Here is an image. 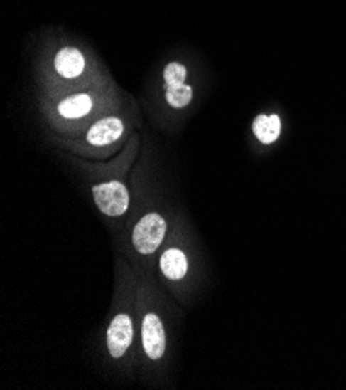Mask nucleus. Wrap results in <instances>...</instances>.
Here are the masks:
<instances>
[{
    "label": "nucleus",
    "instance_id": "9d476101",
    "mask_svg": "<svg viewBox=\"0 0 346 390\" xmlns=\"http://www.w3.org/2000/svg\"><path fill=\"white\" fill-rule=\"evenodd\" d=\"M166 103L174 109L187 107L193 100V88L188 84H179V86H171L165 89Z\"/></svg>",
    "mask_w": 346,
    "mask_h": 390
},
{
    "label": "nucleus",
    "instance_id": "1a4fd4ad",
    "mask_svg": "<svg viewBox=\"0 0 346 390\" xmlns=\"http://www.w3.org/2000/svg\"><path fill=\"white\" fill-rule=\"evenodd\" d=\"M92 107H94V101L87 93H77V95L64 98L61 103L58 105V112L64 118H81L87 115Z\"/></svg>",
    "mask_w": 346,
    "mask_h": 390
},
{
    "label": "nucleus",
    "instance_id": "9b49d317",
    "mask_svg": "<svg viewBox=\"0 0 346 390\" xmlns=\"http://www.w3.org/2000/svg\"><path fill=\"white\" fill-rule=\"evenodd\" d=\"M187 78V67L180 63H170L163 70V80H165V89L171 86H179V84L185 83Z\"/></svg>",
    "mask_w": 346,
    "mask_h": 390
},
{
    "label": "nucleus",
    "instance_id": "6e6552de",
    "mask_svg": "<svg viewBox=\"0 0 346 390\" xmlns=\"http://www.w3.org/2000/svg\"><path fill=\"white\" fill-rule=\"evenodd\" d=\"M252 130H253V134H255V137L261 143L270 145V143L276 142V139L280 137L281 120L280 117L275 114H270V115L261 114L255 118V120H253Z\"/></svg>",
    "mask_w": 346,
    "mask_h": 390
},
{
    "label": "nucleus",
    "instance_id": "423d86ee",
    "mask_svg": "<svg viewBox=\"0 0 346 390\" xmlns=\"http://www.w3.org/2000/svg\"><path fill=\"white\" fill-rule=\"evenodd\" d=\"M55 69L67 80L78 78L86 69V59L78 48L64 47L55 56Z\"/></svg>",
    "mask_w": 346,
    "mask_h": 390
},
{
    "label": "nucleus",
    "instance_id": "f03ea898",
    "mask_svg": "<svg viewBox=\"0 0 346 390\" xmlns=\"http://www.w3.org/2000/svg\"><path fill=\"white\" fill-rule=\"evenodd\" d=\"M92 194L101 214L107 216H121L129 209V191L118 181L95 185Z\"/></svg>",
    "mask_w": 346,
    "mask_h": 390
},
{
    "label": "nucleus",
    "instance_id": "20e7f679",
    "mask_svg": "<svg viewBox=\"0 0 346 390\" xmlns=\"http://www.w3.org/2000/svg\"><path fill=\"white\" fill-rule=\"evenodd\" d=\"M134 339L132 319L120 312L117 315L107 328V350L114 359H120L129 349Z\"/></svg>",
    "mask_w": 346,
    "mask_h": 390
},
{
    "label": "nucleus",
    "instance_id": "0eeeda50",
    "mask_svg": "<svg viewBox=\"0 0 346 390\" xmlns=\"http://www.w3.org/2000/svg\"><path fill=\"white\" fill-rule=\"evenodd\" d=\"M160 269H162L166 278L174 280V282L182 280L188 273L187 255H185L183 251L177 248L168 249L160 257Z\"/></svg>",
    "mask_w": 346,
    "mask_h": 390
},
{
    "label": "nucleus",
    "instance_id": "f257e3e1",
    "mask_svg": "<svg viewBox=\"0 0 346 390\" xmlns=\"http://www.w3.org/2000/svg\"><path fill=\"white\" fill-rule=\"evenodd\" d=\"M166 233V221L158 214H146L143 216L132 232V244L135 251L141 255L154 253L162 244Z\"/></svg>",
    "mask_w": 346,
    "mask_h": 390
},
{
    "label": "nucleus",
    "instance_id": "39448f33",
    "mask_svg": "<svg viewBox=\"0 0 346 390\" xmlns=\"http://www.w3.org/2000/svg\"><path fill=\"white\" fill-rule=\"evenodd\" d=\"M124 123L118 117H106L97 122L87 132V142L94 147H106L121 139Z\"/></svg>",
    "mask_w": 346,
    "mask_h": 390
},
{
    "label": "nucleus",
    "instance_id": "7ed1b4c3",
    "mask_svg": "<svg viewBox=\"0 0 346 390\" xmlns=\"http://www.w3.org/2000/svg\"><path fill=\"white\" fill-rule=\"evenodd\" d=\"M141 344L151 361L163 358L166 350V334L162 320L154 312H149L141 322Z\"/></svg>",
    "mask_w": 346,
    "mask_h": 390
}]
</instances>
